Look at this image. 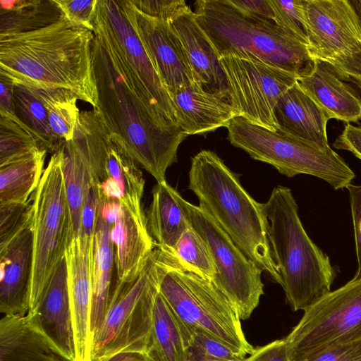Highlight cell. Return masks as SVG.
I'll return each mask as SVG.
<instances>
[{
    "instance_id": "obj_3",
    "label": "cell",
    "mask_w": 361,
    "mask_h": 361,
    "mask_svg": "<svg viewBox=\"0 0 361 361\" xmlns=\"http://www.w3.org/2000/svg\"><path fill=\"white\" fill-rule=\"evenodd\" d=\"M188 188L234 243L274 282L281 286L273 259L263 203L243 187L238 175L211 150L203 149L191 159Z\"/></svg>"
},
{
    "instance_id": "obj_38",
    "label": "cell",
    "mask_w": 361,
    "mask_h": 361,
    "mask_svg": "<svg viewBox=\"0 0 361 361\" xmlns=\"http://www.w3.org/2000/svg\"><path fill=\"white\" fill-rule=\"evenodd\" d=\"M142 13L152 18L169 22L188 10L183 0H130Z\"/></svg>"
},
{
    "instance_id": "obj_35",
    "label": "cell",
    "mask_w": 361,
    "mask_h": 361,
    "mask_svg": "<svg viewBox=\"0 0 361 361\" xmlns=\"http://www.w3.org/2000/svg\"><path fill=\"white\" fill-rule=\"evenodd\" d=\"M245 358L211 336L200 331H192L186 361H245Z\"/></svg>"
},
{
    "instance_id": "obj_43",
    "label": "cell",
    "mask_w": 361,
    "mask_h": 361,
    "mask_svg": "<svg viewBox=\"0 0 361 361\" xmlns=\"http://www.w3.org/2000/svg\"><path fill=\"white\" fill-rule=\"evenodd\" d=\"M100 202V192L97 184L87 193L82 214L81 237L94 240L96 221Z\"/></svg>"
},
{
    "instance_id": "obj_29",
    "label": "cell",
    "mask_w": 361,
    "mask_h": 361,
    "mask_svg": "<svg viewBox=\"0 0 361 361\" xmlns=\"http://www.w3.org/2000/svg\"><path fill=\"white\" fill-rule=\"evenodd\" d=\"M47 152L37 147L0 166V204L29 200L42 178Z\"/></svg>"
},
{
    "instance_id": "obj_41",
    "label": "cell",
    "mask_w": 361,
    "mask_h": 361,
    "mask_svg": "<svg viewBox=\"0 0 361 361\" xmlns=\"http://www.w3.org/2000/svg\"><path fill=\"white\" fill-rule=\"evenodd\" d=\"M329 62L341 79L361 92V49Z\"/></svg>"
},
{
    "instance_id": "obj_7",
    "label": "cell",
    "mask_w": 361,
    "mask_h": 361,
    "mask_svg": "<svg viewBox=\"0 0 361 361\" xmlns=\"http://www.w3.org/2000/svg\"><path fill=\"white\" fill-rule=\"evenodd\" d=\"M230 143L253 159L267 163L288 178L307 174L320 178L334 190L347 188L355 173L330 146L272 131L241 116L228 126Z\"/></svg>"
},
{
    "instance_id": "obj_24",
    "label": "cell",
    "mask_w": 361,
    "mask_h": 361,
    "mask_svg": "<svg viewBox=\"0 0 361 361\" xmlns=\"http://www.w3.org/2000/svg\"><path fill=\"white\" fill-rule=\"evenodd\" d=\"M146 216L155 247L173 250L183 233L192 227L188 201L166 181L157 183Z\"/></svg>"
},
{
    "instance_id": "obj_39",
    "label": "cell",
    "mask_w": 361,
    "mask_h": 361,
    "mask_svg": "<svg viewBox=\"0 0 361 361\" xmlns=\"http://www.w3.org/2000/svg\"><path fill=\"white\" fill-rule=\"evenodd\" d=\"M68 20L74 25L92 31V18L98 0H56Z\"/></svg>"
},
{
    "instance_id": "obj_42",
    "label": "cell",
    "mask_w": 361,
    "mask_h": 361,
    "mask_svg": "<svg viewBox=\"0 0 361 361\" xmlns=\"http://www.w3.org/2000/svg\"><path fill=\"white\" fill-rule=\"evenodd\" d=\"M346 188L349 193L357 260V269L353 279H361V185L350 183Z\"/></svg>"
},
{
    "instance_id": "obj_14",
    "label": "cell",
    "mask_w": 361,
    "mask_h": 361,
    "mask_svg": "<svg viewBox=\"0 0 361 361\" xmlns=\"http://www.w3.org/2000/svg\"><path fill=\"white\" fill-rule=\"evenodd\" d=\"M308 47L329 61L361 49V25L349 0H304Z\"/></svg>"
},
{
    "instance_id": "obj_44",
    "label": "cell",
    "mask_w": 361,
    "mask_h": 361,
    "mask_svg": "<svg viewBox=\"0 0 361 361\" xmlns=\"http://www.w3.org/2000/svg\"><path fill=\"white\" fill-rule=\"evenodd\" d=\"M245 361H290V348L286 337L254 348Z\"/></svg>"
},
{
    "instance_id": "obj_31",
    "label": "cell",
    "mask_w": 361,
    "mask_h": 361,
    "mask_svg": "<svg viewBox=\"0 0 361 361\" xmlns=\"http://www.w3.org/2000/svg\"><path fill=\"white\" fill-rule=\"evenodd\" d=\"M13 100L15 114L34 135L39 147L52 154L58 152L63 142L51 130L47 109L38 90L14 85Z\"/></svg>"
},
{
    "instance_id": "obj_9",
    "label": "cell",
    "mask_w": 361,
    "mask_h": 361,
    "mask_svg": "<svg viewBox=\"0 0 361 361\" xmlns=\"http://www.w3.org/2000/svg\"><path fill=\"white\" fill-rule=\"evenodd\" d=\"M32 202L33 262L29 312H34L59 260L73 238L61 149L51 155Z\"/></svg>"
},
{
    "instance_id": "obj_28",
    "label": "cell",
    "mask_w": 361,
    "mask_h": 361,
    "mask_svg": "<svg viewBox=\"0 0 361 361\" xmlns=\"http://www.w3.org/2000/svg\"><path fill=\"white\" fill-rule=\"evenodd\" d=\"M112 225L99 214L96 221L92 259V336L100 328L106 312L115 263L114 246L111 238Z\"/></svg>"
},
{
    "instance_id": "obj_12",
    "label": "cell",
    "mask_w": 361,
    "mask_h": 361,
    "mask_svg": "<svg viewBox=\"0 0 361 361\" xmlns=\"http://www.w3.org/2000/svg\"><path fill=\"white\" fill-rule=\"evenodd\" d=\"M229 101L238 116L278 131L274 109L279 99L297 82L298 76L246 51L219 57Z\"/></svg>"
},
{
    "instance_id": "obj_13",
    "label": "cell",
    "mask_w": 361,
    "mask_h": 361,
    "mask_svg": "<svg viewBox=\"0 0 361 361\" xmlns=\"http://www.w3.org/2000/svg\"><path fill=\"white\" fill-rule=\"evenodd\" d=\"M192 226L207 243L216 267L212 279L238 312L248 319L264 295L262 270L234 243L212 216L188 202Z\"/></svg>"
},
{
    "instance_id": "obj_8",
    "label": "cell",
    "mask_w": 361,
    "mask_h": 361,
    "mask_svg": "<svg viewBox=\"0 0 361 361\" xmlns=\"http://www.w3.org/2000/svg\"><path fill=\"white\" fill-rule=\"evenodd\" d=\"M157 255L155 247L134 279L116 280L102 325L93 336L91 361L121 352L145 353L159 290Z\"/></svg>"
},
{
    "instance_id": "obj_46",
    "label": "cell",
    "mask_w": 361,
    "mask_h": 361,
    "mask_svg": "<svg viewBox=\"0 0 361 361\" xmlns=\"http://www.w3.org/2000/svg\"><path fill=\"white\" fill-rule=\"evenodd\" d=\"M333 146L337 149L349 151L361 160V124L347 123Z\"/></svg>"
},
{
    "instance_id": "obj_16",
    "label": "cell",
    "mask_w": 361,
    "mask_h": 361,
    "mask_svg": "<svg viewBox=\"0 0 361 361\" xmlns=\"http://www.w3.org/2000/svg\"><path fill=\"white\" fill-rule=\"evenodd\" d=\"M143 47L170 97L195 82L183 47L168 22L148 16L126 0Z\"/></svg>"
},
{
    "instance_id": "obj_10",
    "label": "cell",
    "mask_w": 361,
    "mask_h": 361,
    "mask_svg": "<svg viewBox=\"0 0 361 361\" xmlns=\"http://www.w3.org/2000/svg\"><path fill=\"white\" fill-rule=\"evenodd\" d=\"M92 25V32L118 55L153 114L165 123L177 124L172 100L137 33L126 0H98Z\"/></svg>"
},
{
    "instance_id": "obj_30",
    "label": "cell",
    "mask_w": 361,
    "mask_h": 361,
    "mask_svg": "<svg viewBox=\"0 0 361 361\" xmlns=\"http://www.w3.org/2000/svg\"><path fill=\"white\" fill-rule=\"evenodd\" d=\"M0 35L31 32L60 20L56 0H0Z\"/></svg>"
},
{
    "instance_id": "obj_26",
    "label": "cell",
    "mask_w": 361,
    "mask_h": 361,
    "mask_svg": "<svg viewBox=\"0 0 361 361\" xmlns=\"http://www.w3.org/2000/svg\"><path fill=\"white\" fill-rule=\"evenodd\" d=\"M192 331L173 311L159 290L157 293L145 361H186Z\"/></svg>"
},
{
    "instance_id": "obj_48",
    "label": "cell",
    "mask_w": 361,
    "mask_h": 361,
    "mask_svg": "<svg viewBox=\"0 0 361 361\" xmlns=\"http://www.w3.org/2000/svg\"><path fill=\"white\" fill-rule=\"evenodd\" d=\"M97 361H145L144 355L136 352H121Z\"/></svg>"
},
{
    "instance_id": "obj_15",
    "label": "cell",
    "mask_w": 361,
    "mask_h": 361,
    "mask_svg": "<svg viewBox=\"0 0 361 361\" xmlns=\"http://www.w3.org/2000/svg\"><path fill=\"white\" fill-rule=\"evenodd\" d=\"M98 214L112 225L117 280L134 279L155 248L143 209H135L118 200L100 195Z\"/></svg>"
},
{
    "instance_id": "obj_11",
    "label": "cell",
    "mask_w": 361,
    "mask_h": 361,
    "mask_svg": "<svg viewBox=\"0 0 361 361\" xmlns=\"http://www.w3.org/2000/svg\"><path fill=\"white\" fill-rule=\"evenodd\" d=\"M286 338L290 361L361 340V279H352L307 307Z\"/></svg>"
},
{
    "instance_id": "obj_20",
    "label": "cell",
    "mask_w": 361,
    "mask_h": 361,
    "mask_svg": "<svg viewBox=\"0 0 361 361\" xmlns=\"http://www.w3.org/2000/svg\"><path fill=\"white\" fill-rule=\"evenodd\" d=\"M171 99L177 125L188 136L227 128L238 116L228 98L196 82L180 88Z\"/></svg>"
},
{
    "instance_id": "obj_32",
    "label": "cell",
    "mask_w": 361,
    "mask_h": 361,
    "mask_svg": "<svg viewBox=\"0 0 361 361\" xmlns=\"http://www.w3.org/2000/svg\"><path fill=\"white\" fill-rule=\"evenodd\" d=\"M37 90L47 109L53 133L63 142L72 140L80 114L77 96L63 88Z\"/></svg>"
},
{
    "instance_id": "obj_17",
    "label": "cell",
    "mask_w": 361,
    "mask_h": 361,
    "mask_svg": "<svg viewBox=\"0 0 361 361\" xmlns=\"http://www.w3.org/2000/svg\"><path fill=\"white\" fill-rule=\"evenodd\" d=\"M26 316L30 324L65 360L75 361L65 255L55 266L35 311Z\"/></svg>"
},
{
    "instance_id": "obj_21",
    "label": "cell",
    "mask_w": 361,
    "mask_h": 361,
    "mask_svg": "<svg viewBox=\"0 0 361 361\" xmlns=\"http://www.w3.org/2000/svg\"><path fill=\"white\" fill-rule=\"evenodd\" d=\"M168 23L183 47L195 82L229 99L219 56L195 12L190 8Z\"/></svg>"
},
{
    "instance_id": "obj_4",
    "label": "cell",
    "mask_w": 361,
    "mask_h": 361,
    "mask_svg": "<svg viewBox=\"0 0 361 361\" xmlns=\"http://www.w3.org/2000/svg\"><path fill=\"white\" fill-rule=\"evenodd\" d=\"M263 207L286 301L293 311H304L331 291L338 269L307 235L289 188L274 187Z\"/></svg>"
},
{
    "instance_id": "obj_1",
    "label": "cell",
    "mask_w": 361,
    "mask_h": 361,
    "mask_svg": "<svg viewBox=\"0 0 361 361\" xmlns=\"http://www.w3.org/2000/svg\"><path fill=\"white\" fill-rule=\"evenodd\" d=\"M94 33L92 64L97 98L94 109L120 137L137 164L157 183L178 161V149L188 137L175 123L158 118L137 92L131 75L110 44Z\"/></svg>"
},
{
    "instance_id": "obj_34",
    "label": "cell",
    "mask_w": 361,
    "mask_h": 361,
    "mask_svg": "<svg viewBox=\"0 0 361 361\" xmlns=\"http://www.w3.org/2000/svg\"><path fill=\"white\" fill-rule=\"evenodd\" d=\"M171 251L182 264L212 279L214 278L216 267L209 248L192 226L183 233Z\"/></svg>"
},
{
    "instance_id": "obj_45",
    "label": "cell",
    "mask_w": 361,
    "mask_h": 361,
    "mask_svg": "<svg viewBox=\"0 0 361 361\" xmlns=\"http://www.w3.org/2000/svg\"><path fill=\"white\" fill-rule=\"evenodd\" d=\"M226 1L231 6L245 17L256 20L273 21V12L268 0Z\"/></svg>"
},
{
    "instance_id": "obj_6",
    "label": "cell",
    "mask_w": 361,
    "mask_h": 361,
    "mask_svg": "<svg viewBox=\"0 0 361 361\" xmlns=\"http://www.w3.org/2000/svg\"><path fill=\"white\" fill-rule=\"evenodd\" d=\"M195 8L219 57L249 52L298 77L312 69L314 59L308 46L273 21L245 17L226 0H198Z\"/></svg>"
},
{
    "instance_id": "obj_23",
    "label": "cell",
    "mask_w": 361,
    "mask_h": 361,
    "mask_svg": "<svg viewBox=\"0 0 361 361\" xmlns=\"http://www.w3.org/2000/svg\"><path fill=\"white\" fill-rule=\"evenodd\" d=\"M274 116L279 131L329 146L326 126L331 117L297 82L279 99Z\"/></svg>"
},
{
    "instance_id": "obj_27",
    "label": "cell",
    "mask_w": 361,
    "mask_h": 361,
    "mask_svg": "<svg viewBox=\"0 0 361 361\" xmlns=\"http://www.w3.org/2000/svg\"><path fill=\"white\" fill-rule=\"evenodd\" d=\"M0 361H67L29 322L27 316L0 321Z\"/></svg>"
},
{
    "instance_id": "obj_47",
    "label": "cell",
    "mask_w": 361,
    "mask_h": 361,
    "mask_svg": "<svg viewBox=\"0 0 361 361\" xmlns=\"http://www.w3.org/2000/svg\"><path fill=\"white\" fill-rule=\"evenodd\" d=\"M13 83L0 75V111L15 114Z\"/></svg>"
},
{
    "instance_id": "obj_36",
    "label": "cell",
    "mask_w": 361,
    "mask_h": 361,
    "mask_svg": "<svg viewBox=\"0 0 361 361\" xmlns=\"http://www.w3.org/2000/svg\"><path fill=\"white\" fill-rule=\"evenodd\" d=\"M268 1L273 12L274 23L308 46L304 0H268Z\"/></svg>"
},
{
    "instance_id": "obj_5",
    "label": "cell",
    "mask_w": 361,
    "mask_h": 361,
    "mask_svg": "<svg viewBox=\"0 0 361 361\" xmlns=\"http://www.w3.org/2000/svg\"><path fill=\"white\" fill-rule=\"evenodd\" d=\"M159 288L173 311L192 331H200L243 355L254 350L238 311L212 279L182 264L169 250L158 248Z\"/></svg>"
},
{
    "instance_id": "obj_2",
    "label": "cell",
    "mask_w": 361,
    "mask_h": 361,
    "mask_svg": "<svg viewBox=\"0 0 361 361\" xmlns=\"http://www.w3.org/2000/svg\"><path fill=\"white\" fill-rule=\"evenodd\" d=\"M94 37L92 30L73 25L65 15L39 30L0 35V75L13 85L70 90L94 109Z\"/></svg>"
},
{
    "instance_id": "obj_37",
    "label": "cell",
    "mask_w": 361,
    "mask_h": 361,
    "mask_svg": "<svg viewBox=\"0 0 361 361\" xmlns=\"http://www.w3.org/2000/svg\"><path fill=\"white\" fill-rule=\"evenodd\" d=\"M32 202L0 204V247L7 245L32 219Z\"/></svg>"
},
{
    "instance_id": "obj_19",
    "label": "cell",
    "mask_w": 361,
    "mask_h": 361,
    "mask_svg": "<svg viewBox=\"0 0 361 361\" xmlns=\"http://www.w3.org/2000/svg\"><path fill=\"white\" fill-rule=\"evenodd\" d=\"M33 262L32 221L0 247V312L25 316L30 310Z\"/></svg>"
},
{
    "instance_id": "obj_40",
    "label": "cell",
    "mask_w": 361,
    "mask_h": 361,
    "mask_svg": "<svg viewBox=\"0 0 361 361\" xmlns=\"http://www.w3.org/2000/svg\"><path fill=\"white\" fill-rule=\"evenodd\" d=\"M300 361H361V340L329 347Z\"/></svg>"
},
{
    "instance_id": "obj_25",
    "label": "cell",
    "mask_w": 361,
    "mask_h": 361,
    "mask_svg": "<svg viewBox=\"0 0 361 361\" xmlns=\"http://www.w3.org/2000/svg\"><path fill=\"white\" fill-rule=\"evenodd\" d=\"M61 151L73 237L79 238L81 235L84 204L90 188L97 183L85 140L77 125L73 137L63 142Z\"/></svg>"
},
{
    "instance_id": "obj_18",
    "label": "cell",
    "mask_w": 361,
    "mask_h": 361,
    "mask_svg": "<svg viewBox=\"0 0 361 361\" xmlns=\"http://www.w3.org/2000/svg\"><path fill=\"white\" fill-rule=\"evenodd\" d=\"M94 240L73 238L65 255L75 345V361H91L92 259Z\"/></svg>"
},
{
    "instance_id": "obj_33",
    "label": "cell",
    "mask_w": 361,
    "mask_h": 361,
    "mask_svg": "<svg viewBox=\"0 0 361 361\" xmlns=\"http://www.w3.org/2000/svg\"><path fill=\"white\" fill-rule=\"evenodd\" d=\"M37 147V139L16 114L0 111V166Z\"/></svg>"
},
{
    "instance_id": "obj_49",
    "label": "cell",
    "mask_w": 361,
    "mask_h": 361,
    "mask_svg": "<svg viewBox=\"0 0 361 361\" xmlns=\"http://www.w3.org/2000/svg\"><path fill=\"white\" fill-rule=\"evenodd\" d=\"M349 1L359 18L360 25H361V0H349Z\"/></svg>"
},
{
    "instance_id": "obj_22",
    "label": "cell",
    "mask_w": 361,
    "mask_h": 361,
    "mask_svg": "<svg viewBox=\"0 0 361 361\" xmlns=\"http://www.w3.org/2000/svg\"><path fill=\"white\" fill-rule=\"evenodd\" d=\"M296 82L331 118L347 123L361 120V97L329 62L314 59L312 69Z\"/></svg>"
}]
</instances>
